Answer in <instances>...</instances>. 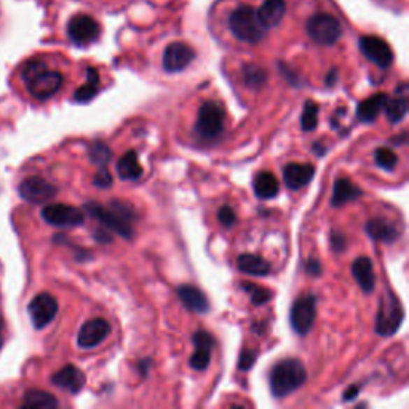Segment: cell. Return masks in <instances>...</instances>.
<instances>
[{"mask_svg":"<svg viewBox=\"0 0 409 409\" xmlns=\"http://www.w3.org/2000/svg\"><path fill=\"white\" fill-rule=\"evenodd\" d=\"M21 406L37 408V409H53L58 406V400H56L52 394H48V392L32 389L26 392Z\"/></svg>","mask_w":409,"mask_h":409,"instance_id":"83f0119b","label":"cell"},{"mask_svg":"<svg viewBox=\"0 0 409 409\" xmlns=\"http://www.w3.org/2000/svg\"><path fill=\"white\" fill-rule=\"evenodd\" d=\"M21 80L24 82L27 92L32 98L45 101L55 96L64 83V76L59 71L52 69L43 58L27 59L20 69Z\"/></svg>","mask_w":409,"mask_h":409,"instance_id":"6da1fadb","label":"cell"},{"mask_svg":"<svg viewBox=\"0 0 409 409\" xmlns=\"http://www.w3.org/2000/svg\"><path fill=\"white\" fill-rule=\"evenodd\" d=\"M318 125V106L313 101H307L301 115V127L304 131L315 130Z\"/></svg>","mask_w":409,"mask_h":409,"instance_id":"d6a6232c","label":"cell"},{"mask_svg":"<svg viewBox=\"0 0 409 409\" xmlns=\"http://www.w3.org/2000/svg\"><path fill=\"white\" fill-rule=\"evenodd\" d=\"M3 343V322L2 318H0V345Z\"/></svg>","mask_w":409,"mask_h":409,"instance_id":"7bdbcfd3","label":"cell"},{"mask_svg":"<svg viewBox=\"0 0 409 409\" xmlns=\"http://www.w3.org/2000/svg\"><path fill=\"white\" fill-rule=\"evenodd\" d=\"M52 384L56 385V387L69 392V394H78L83 389V385H85V374L77 366L67 365L53 374Z\"/></svg>","mask_w":409,"mask_h":409,"instance_id":"e0dca14e","label":"cell"},{"mask_svg":"<svg viewBox=\"0 0 409 409\" xmlns=\"http://www.w3.org/2000/svg\"><path fill=\"white\" fill-rule=\"evenodd\" d=\"M110 334V324L104 318H93L80 328L77 336V345L80 349H94L104 343Z\"/></svg>","mask_w":409,"mask_h":409,"instance_id":"4fadbf2b","label":"cell"},{"mask_svg":"<svg viewBox=\"0 0 409 409\" xmlns=\"http://www.w3.org/2000/svg\"><path fill=\"white\" fill-rule=\"evenodd\" d=\"M307 380V371L304 363L298 358H288L277 363L271 373V390L275 399H285L294 390L304 385Z\"/></svg>","mask_w":409,"mask_h":409,"instance_id":"7a4b0ae2","label":"cell"},{"mask_svg":"<svg viewBox=\"0 0 409 409\" xmlns=\"http://www.w3.org/2000/svg\"><path fill=\"white\" fill-rule=\"evenodd\" d=\"M237 266L243 273L254 277H266L271 272V264L264 259V257L256 254H242L238 257Z\"/></svg>","mask_w":409,"mask_h":409,"instance_id":"d4e9b609","label":"cell"},{"mask_svg":"<svg viewBox=\"0 0 409 409\" xmlns=\"http://www.w3.org/2000/svg\"><path fill=\"white\" fill-rule=\"evenodd\" d=\"M306 271H307V273H310V275H313V277L320 275V273H322V264H320V261L310 259L306 264Z\"/></svg>","mask_w":409,"mask_h":409,"instance_id":"60d3db41","label":"cell"},{"mask_svg":"<svg viewBox=\"0 0 409 409\" xmlns=\"http://www.w3.org/2000/svg\"><path fill=\"white\" fill-rule=\"evenodd\" d=\"M307 34L318 45H334L343 36V24L331 13H315L307 20Z\"/></svg>","mask_w":409,"mask_h":409,"instance_id":"277c9868","label":"cell"},{"mask_svg":"<svg viewBox=\"0 0 409 409\" xmlns=\"http://www.w3.org/2000/svg\"><path fill=\"white\" fill-rule=\"evenodd\" d=\"M352 273H354L357 283L360 285V288L365 293H373L374 288H376V273H374L373 262L369 257L361 256L355 259L354 264H352Z\"/></svg>","mask_w":409,"mask_h":409,"instance_id":"d6986e66","label":"cell"},{"mask_svg":"<svg viewBox=\"0 0 409 409\" xmlns=\"http://www.w3.org/2000/svg\"><path fill=\"white\" fill-rule=\"evenodd\" d=\"M389 96L385 93H378L373 96L366 98L360 106L357 108V117L358 120L369 123L378 119V115L384 110L385 104H387Z\"/></svg>","mask_w":409,"mask_h":409,"instance_id":"7402d4cb","label":"cell"},{"mask_svg":"<svg viewBox=\"0 0 409 409\" xmlns=\"http://www.w3.org/2000/svg\"><path fill=\"white\" fill-rule=\"evenodd\" d=\"M384 109H385V115H387V119L392 123H400L408 114V99L406 96H401L396 99L389 98Z\"/></svg>","mask_w":409,"mask_h":409,"instance_id":"f546056e","label":"cell"},{"mask_svg":"<svg viewBox=\"0 0 409 409\" xmlns=\"http://www.w3.org/2000/svg\"><path fill=\"white\" fill-rule=\"evenodd\" d=\"M217 220L224 227H234L235 222H237V215L231 206H221L220 211H217Z\"/></svg>","mask_w":409,"mask_h":409,"instance_id":"8d00e7d4","label":"cell"},{"mask_svg":"<svg viewBox=\"0 0 409 409\" xmlns=\"http://www.w3.org/2000/svg\"><path fill=\"white\" fill-rule=\"evenodd\" d=\"M194 58L195 52L187 43L173 42L164 53V69L166 72H181L192 63Z\"/></svg>","mask_w":409,"mask_h":409,"instance_id":"5bb4252c","label":"cell"},{"mask_svg":"<svg viewBox=\"0 0 409 409\" xmlns=\"http://www.w3.org/2000/svg\"><path fill=\"white\" fill-rule=\"evenodd\" d=\"M229 29L240 42L256 45L266 37L267 27L257 18V11L248 5H238L229 15Z\"/></svg>","mask_w":409,"mask_h":409,"instance_id":"3957f363","label":"cell"},{"mask_svg":"<svg viewBox=\"0 0 409 409\" xmlns=\"http://www.w3.org/2000/svg\"><path fill=\"white\" fill-rule=\"evenodd\" d=\"M243 80L246 83V87L257 89L267 82V72L262 69V67L248 64L243 67Z\"/></svg>","mask_w":409,"mask_h":409,"instance_id":"4dcf8cb0","label":"cell"},{"mask_svg":"<svg viewBox=\"0 0 409 409\" xmlns=\"http://www.w3.org/2000/svg\"><path fill=\"white\" fill-rule=\"evenodd\" d=\"M254 361H256V352L245 349L242 354H240L238 369L240 371H248V369L254 365Z\"/></svg>","mask_w":409,"mask_h":409,"instance_id":"74e56055","label":"cell"},{"mask_svg":"<svg viewBox=\"0 0 409 409\" xmlns=\"http://www.w3.org/2000/svg\"><path fill=\"white\" fill-rule=\"evenodd\" d=\"M331 248L336 251V253H340L345 248V235L340 234L338 231H334L331 234Z\"/></svg>","mask_w":409,"mask_h":409,"instance_id":"ab89813d","label":"cell"},{"mask_svg":"<svg viewBox=\"0 0 409 409\" xmlns=\"http://www.w3.org/2000/svg\"><path fill=\"white\" fill-rule=\"evenodd\" d=\"M360 48L363 55L366 56L369 61H373L374 64L379 67H389L394 63V53H392V48L384 42L382 38L368 36L363 37L360 41Z\"/></svg>","mask_w":409,"mask_h":409,"instance_id":"9a60e30c","label":"cell"},{"mask_svg":"<svg viewBox=\"0 0 409 409\" xmlns=\"http://www.w3.org/2000/svg\"><path fill=\"white\" fill-rule=\"evenodd\" d=\"M27 310H29L34 328L42 329L55 320L56 313H58V301L52 294L41 293L31 301Z\"/></svg>","mask_w":409,"mask_h":409,"instance_id":"7c38bea8","label":"cell"},{"mask_svg":"<svg viewBox=\"0 0 409 409\" xmlns=\"http://www.w3.org/2000/svg\"><path fill=\"white\" fill-rule=\"evenodd\" d=\"M254 194L262 200H268L277 197L280 192V182L275 175L271 171L257 173L253 182Z\"/></svg>","mask_w":409,"mask_h":409,"instance_id":"cb8c5ba5","label":"cell"},{"mask_svg":"<svg viewBox=\"0 0 409 409\" xmlns=\"http://www.w3.org/2000/svg\"><path fill=\"white\" fill-rule=\"evenodd\" d=\"M117 171L122 179H128V181H134L143 176V166L139 165L138 155L134 150H128V152L122 157L117 164Z\"/></svg>","mask_w":409,"mask_h":409,"instance_id":"4316f807","label":"cell"},{"mask_svg":"<svg viewBox=\"0 0 409 409\" xmlns=\"http://www.w3.org/2000/svg\"><path fill=\"white\" fill-rule=\"evenodd\" d=\"M403 318H405V312H403V306L400 299L396 298L394 293H389L380 298L379 302V312H378V322H376V331L379 336H392L399 331Z\"/></svg>","mask_w":409,"mask_h":409,"instance_id":"5b68a950","label":"cell"},{"mask_svg":"<svg viewBox=\"0 0 409 409\" xmlns=\"http://www.w3.org/2000/svg\"><path fill=\"white\" fill-rule=\"evenodd\" d=\"M315 315H317V299L310 294L301 296L299 299L294 301L293 307H291V312H289L291 328H293L294 333H298L299 336H306L313 327Z\"/></svg>","mask_w":409,"mask_h":409,"instance_id":"52a82bcc","label":"cell"},{"mask_svg":"<svg viewBox=\"0 0 409 409\" xmlns=\"http://www.w3.org/2000/svg\"><path fill=\"white\" fill-rule=\"evenodd\" d=\"M194 345H195V352L190 357V366L197 371H205L206 368L210 366L211 361V350L215 347L216 340L210 333L206 331H197L194 334Z\"/></svg>","mask_w":409,"mask_h":409,"instance_id":"2e32d148","label":"cell"},{"mask_svg":"<svg viewBox=\"0 0 409 409\" xmlns=\"http://www.w3.org/2000/svg\"><path fill=\"white\" fill-rule=\"evenodd\" d=\"M366 234L376 242H384V243H392L395 242L396 237H399V231L396 227L387 220H382V217H374V220H369L366 222Z\"/></svg>","mask_w":409,"mask_h":409,"instance_id":"603a6c76","label":"cell"},{"mask_svg":"<svg viewBox=\"0 0 409 409\" xmlns=\"http://www.w3.org/2000/svg\"><path fill=\"white\" fill-rule=\"evenodd\" d=\"M313 176H315V168L310 164H288L283 170V181L293 190L306 187Z\"/></svg>","mask_w":409,"mask_h":409,"instance_id":"ac0fdd59","label":"cell"},{"mask_svg":"<svg viewBox=\"0 0 409 409\" xmlns=\"http://www.w3.org/2000/svg\"><path fill=\"white\" fill-rule=\"evenodd\" d=\"M85 210L88 211L89 216L94 217L96 221H99L104 227L110 229L112 232L119 234L120 237L127 238V240L133 238V231H131L130 222L123 220V217L114 208H112V206L106 208V206H103V205L94 203V201H89V203L85 205Z\"/></svg>","mask_w":409,"mask_h":409,"instance_id":"9c48e42d","label":"cell"},{"mask_svg":"<svg viewBox=\"0 0 409 409\" xmlns=\"http://www.w3.org/2000/svg\"><path fill=\"white\" fill-rule=\"evenodd\" d=\"M42 217L45 222L55 227H78L85 221L83 211L76 208V206L64 205V203H53L47 205L42 210Z\"/></svg>","mask_w":409,"mask_h":409,"instance_id":"30bf717a","label":"cell"},{"mask_svg":"<svg viewBox=\"0 0 409 409\" xmlns=\"http://www.w3.org/2000/svg\"><path fill=\"white\" fill-rule=\"evenodd\" d=\"M88 157H89V160H92V164L98 166H106L108 165V162L110 160L112 152L106 144L94 141L93 144H89Z\"/></svg>","mask_w":409,"mask_h":409,"instance_id":"1f68e13d","label":"cell"},{"mask_svg":"<svg viewBox=\"0 0 409 409\" xmlns=\"http://www.w3.org/2000/svg\"><path fill=\"white\" fill-rule=\"evenodd\" d=\"M87 76L88 80L85 85H82L74 93V99L77 103H88V101H92L99 92V76L96 69L89 67V69H87Z\"/></svg>","mask_w":409,"mask_h":409,"instance_id":"f1b7e54d","label":"cell"},{"mask_svg":"<svg viewBox=\"0 0 409 409\" xmlns=\"http://www.w3.org/2000/svg\"><path fill=\"white\" fill-rule=\"evenodd\" d=\"M224 110L215 101H206L200 106L195 130L205 139H215L224 130Z\"/></svg>","mask_w":409,"mask_h":409,"instance_id":"8992f818","label":"cell"},{"mask_svg":"<svg viewBox=\"0 0 409 409\" xmlns=\"http://www.w3.org/2000/svg\"><path fill=\"white\" fill-rule=\"evenodd\" d=\"M93 182H94V186H98V187H109L110 184H112V175L109 173V170L106 166H101L99 168V171L96 173V176H94V179H93Z\"/></svg>","mask_w":409,"mask_h":409,"instance_id":"f35d334b","label":"cell"},{"mask_svg":"<svg viewBox=\"0 0 409 409\" xmlns=\"http://www.w3.org/2000/svg\"><path fill=\"white\" fill-rule=\"evenodd\" d=\"M374 159H376V164L384 168V170H389L392 171L394 168L399 164V157L394 152L392 149L387 148H380L376 150V155H374Z\"/></svg>","mask_w":409,"mask_h":409,"instance_id":"836d02e7","label":"cell"},{"mask_svg":"<svg viewBox=\"0 0 409 409\" xmlns=\"http://www.w3.org/2000/svg\"><path fill=\"white\" fill-rule=\"evenodd\" d=\"M58 190L43 178L32 176L20 184V197L32 205H43L53 200Z\"/></svg>","mask_w":409,"mask_h":409,"instance_id":"8fae6325","label":"cell"},{"mask_svg":"<svg viewBox=\"0 0 409 409\" xmlns=\"http://www.w3.org/2000/svg\"><path fill=\"white\" fill-rule=\"evenodd\" d=\"M243 288L246 293L250 294L251 298V302H253L254 306H262L266 304V302L272 298V293L266 288L262 287H257V285H253V283H245Z\"/></svg>","mask_w":409,"mask_h":409,"instance_id":"e575fe53","label":"cell"},{"mask_svg":"<svg viewBox=\"0 0 409 409\" xmlns=\"http://www.w3.org/2000/svg\"><path fill=\"white\" fill-rule=\"evenodd\" d=\"M112 208H114L125 221H133L136 220V213H134L133 206L130 203H125V201H112Z\"/></svg>","mask_w":409,"mask_h":409,"instance_id":"d590c367","label":"cell"},{"mask_svg":"<svg viewBox=\"0 0 409 409\" xmlns=\"http://www.w3.org/2000/svg\"><path fill=\"white\" fill-rule=\"evenodd\" d=\"M361 195H363L361 189L355 186V184L352 182L350 179L339 178L334 184L331 205L336 206V208H339V206L350 203V201H355L357 199H360Z\"/></svg>","mask_w":409,"mask_h":409,"instance_id":"44dd1931","label":"cell"},{"mask_svg":"<svg viewBox=\"0 0 409 409\" xmlns=\"http://www.w3.org/2000/svg\"><path fill=\"white\" fill-rule=\"evenodd\" d=\"M285 13L283 0H266L264 5L257 10V18L266 27L278 26Z\"/></svg>","mask_w":409,"mask_h":409,"instance_id":"484cf974","label":"cell"},{"mask_svg":"<svg viewBox=\"0 0 409 409\" xmlns=\"http://www.w3.org/2000/svg\"><path fill=\"white\" fill-rule=\"evenodd\" d=\"M176 293H178V298L181 299V302L184 304V307H187L189 310L197 312V313L208 312L210 302L201 289L190 287V285H181Z\"/></svg>","mask_w":409,"mask_h":409,"instance_id":"ffe728a7","label":"cell"},{"mask_svg":"<svg viewBox=\"0 0 409 409\" xmlns=\"http://www.w3.org/2000/svg\"><path fill=\"white\" fill-rule=\"evenodd\" d=\"M67 36L72 43L78 45V47H87V45L98 41L101 36V26L89 15H76L67 24Z\"/></svg>","mask_w":409,"mask_h":409,"instance_id":"ba28073f","label":"cell"},{"mask_svg":"<svg viewBox=\"0 0 409 409\" xmlns=\"http://www.w3.org/2000/svg\"><path fill=\"white\" fill-rule=\"evenodd\" d=\"M358 394H360V387H358V385H354V387H350L349 390L345 392V394H344V400H347V401L354 400Z\"/></svg>","mask_w":409,"mask_h":409,"instance_id":"b9f144b4","label":"cell"}]
</instances>
